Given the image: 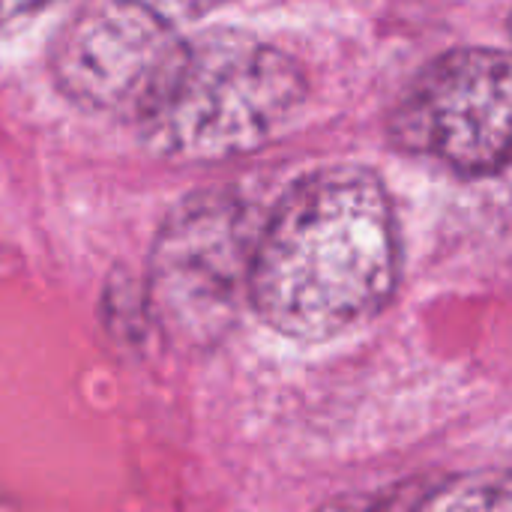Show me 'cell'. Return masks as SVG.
I'll return each instance as SVG.
<instances>
[{"instance_id":"cell-1","label":"cell","mask_w":512,"mask_h":512,"mask_svg":"<svg viewBox=\"0 0 512 512\" xmlns=\"http://www.w3.org/2000/svg\"><path fill=\"white\" fill-rule=\"evenodd\" d=\"M396 219L384 183L354 165L300 177L261 222L249 306L297 342L342 336L393 297Z\"/></svg>"},{"instance_id":"cell-2","label":"cell","mask_w":512,"mask_h":512,"mask_svg":"<svg viewBox=\"0 0 512 512\" xmlns=\"http://www.w3.org/2000/svg\"><path fill=\"white\" fill-rule=\"evenodd\" d=\"M300 63L246 30H201L138 114L141 144L168 162H225L267 147L306 105Z\"/></svg>"},{"instance_id":"cell-3","label":"cell","mask_w":512,"mask_h":512,"mask_svg":"<svg viewBox=\"0 0 512 512\" xmlns=\"http://www.w3.org/2000/svg\"><path fill=\"white\" fill-rule=\"evenodd\" d=\"M258 231L231 189L189 192L165 213L147 255V306L174 345L204 351L234 327Z\"/></svg>"},{"instance_id":"cell-4","label":"cell","mask_w":512,"mask_h":512,"mask_svg":"<svg viewBox=\"0 0 512 512\" xmlns=\"http://www.w3.org/2000/svg\"><path fill=\"white\" fill-rule=\"evenodd\" d=\"M393 144L456 174L483 177L512 162V54L456 48L435 57L390 117Z\"/></svg>"},{"instance_id":"cell-5","label":"cell","mask_w":512,"mask_h":512,"mask_svg":"<svg viewBox=\"0 0 512 512\" xmlns=\"http://www.w3.org/2000/svg\"><path fill=\"white\" fill-rule=\"evenodd\" d=\"M183 36L162 6L81 3L51 36L48 75L81 111L138 120Z\"/></svg>"},{"instance_id":"cell-6","label":"cell","mask_w":512,"mask_h":512,"mask_svg":"<svg viewBox=\"0 0 512 512\" xmlns=\"http://www.w3.org/2000/svg\"><path fill=\"white\" fill-rule=\"evenodd\" d=\"M414 512H512V471H471L435 486Z\"/></svg>"},{"instance_id":"cell-7","label":"cell","mask_w":512,"mask_h":512,"mask_svg":"<svg viewBox=\"0 0 512 512\" xmlns=\"http://www.w3.org/2000/svg\"><path fill=\"white\" fill-rule=\"evenodd\" d=\"M45 6H24V3H0V39L18 33L21 27H27L30 18L42 15Z\"/></svg>"},{"instance_id":"cell-8","label":"cell","mask_w":512,"mask_h":512,"mask_svg":"<svg viewBox=\"0 0 512 512\" xmlns=\"http://www.w3.org/2000/svg\"><path fill=\"white\" fill-rule=\"evenodd\" d=\"M315 512H372L369 504H348V501H339V504H327Z\"/></svg>"},{"instance_id":"cell-9","label":"cell","mask_w":512,"mask_h":512,"mask_svg":"<svg viewBox=\"0 0 512 512\" xmlns=\"http://www.w3.org/2000/svg\"><path fill=\"white\" fill-rule=\"evenodd\" d=\"M510 33H512V15H510Z\"/></svg>"}]
</instances>
